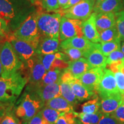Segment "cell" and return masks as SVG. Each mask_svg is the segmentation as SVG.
Masks as SVG:
<instances>
[{"instance_id": "1", "label": "cell", "mask_w": 124, "mask_h": 124, "mask_svg": "<svg viewBox=\"0 0 124 124\" xmlns=\"http://www.w3.org/2000/svg\"><path fill=\"white\" fill-rule=\"evenodd\" d=\"M31 4L28 0H0V16L16 30L33 13Z\"/></svg>"}, {"instance_id": "2", "label": "cell", "mask_w": 124, "mask_h": 124, "mask_svg": "<svg viewBox=\"0 0 124 124\" xmlns=\"http://www.w3.org/2000/svg\"><path fill=\"white\" fill-rule=\"evenodd\" d=\"M24 69L8 77H0V102L14 106L28 82V77L24 73Z\"/></svg>"}, {"instance_id": "3", "label": "cell", "mask_w": 124, "mask_h": 124, "mask_svg": "<svg viewBox=\"0 0 124 124\" xmlns=\"http://www.w3.org/2000/svg\"><path fill=\"white\" fill-rule=\"evenodd\" d=\"M45 104L33 93L25 90L23 95L15 102L13 109L15 115L21 120V124H28Z\"/></svg>"}, {"instance_id": "4", "label": "cell", "mask_w": 124, "mask_h": 124, "mask_svg": "<svg viewBox=\"0 0 124 124\" xmlns=\"http://www.w3.org/2000/svg\"><path fill=\"white\" fill-rule=\"evenodd\" d=\"M38 15L39 12L31 13L8 37L27 41L37 49L41 40L38 25Z\"/></svg>"}, {"instance_id": "5", "label": "cell", "mask_w": 124, "mask_h": 124, "mask_svg": "<svg viewBox=\"0 0 124 124\" xmlns=\"http://www.w3.org/2000/svg\"><path fill=\"white\" fill-rule=\"evenodd\" d=\"M0 60L2 66V77H8L25 68L24 63L8 41H6L2 46H0Z\"/></svg>"}, {"instance_id": "6", "label": "cell", "mask_w": 124, "mask_h": 124, "mask_svg": "<svg viewBox=\"0 0 124 124\" xmlns=\"http://www.w3.org/2000/svg\"><path fill=\"white\" fill-rule=\"evenodd\" d=\"M62 16L59 13H39L38 25L41 36L44 38L59 39Z\"/></svg>"}, {"instance_id": "7", "label": "cell", "mask_w": 124, "mask_h": 124, "mask_svg": "<svg viewBox=\"0 0 124 124\" xmlns=\"http://www.w3.org/2000/svg\"><path fill=\"white\" fill-rule=\"evenodd\" d=\"M95 3V0H82L69 8L60 9L59 11L55 12L60 13L65 17L84 21L92 15Z\"/></svg>"}, {"instance_id": "8", "label": "cell", "mask_w": 124, "mask_h": 124, "mask_svg": "<svg viewBox=\"0 0 124 124\" xmlns=\"http://www.w3.org/2000/svg\"><path fill=\"white\" fill-rule=\"evenodd\" d=\"M25 65L28 69L29 86H37L43 80L47 71L43 66L38 54L28 60Z\"/></svg>"}, {"instance_id": "9", "label": "cell", "mask_w": 124, "mask_h": 124, "mask_svg": "<svg viewBox=\"0 0 124 124\" xmlns=\"http://www.w3.org/2000/svg\"><path fill=\"white\" fill-rule=\"evenodd\" d=\"M83 21L62 16L60 22L59 40L63 41L75 36H84L82 30Z\"/></svg>"}, {"instance_id": "10", "label": "cell", "mask_w": 124, "mask_h": 124, "mask_svg": "<svg viewBox=\"0 0 124 124\" xmlns=\"http://www.w3.org/2000/svg\"><path fill=\"white\" fill-rule=\"evenodd\" d=\"M60 85V80L56 83L37 87L28 86L25 90L33 93L37 97L46 103L52 99L62 96Z\"/></svg>"}, {"instance_id": "11", "label": "cell", "mask_w": 124, "mask_h": 124, "mask_svg": "<svg viewBox=\"0 0 124 124\" xmlns=\"http://www.w3.org/2000/svg\"><path fill=\"white\" fill-rule=\"evenodd\" d=\"M97 92L101 98L120 93L117 87L114 74L110 70L104 69V74Z\"/></svg>"}, {"instance_id": "12", "label": "cell", "mask_w": 124, "mask_h": 124, "mask_svg": "<svg viewBox=\"0 0 124 124\" xmlns=\"http://www.w3.org/2000/svg\"><path fill=\"white\" fill-rule=\"evenodd\" d=\"M7 41L11 43L16 54L25 64L28 60L33 58L37 54L36 49L24 40L8 37Z\"/></svg>"}, {"instance_id": "13", "label": "cell", "mask_w": 124, "mask_h": 124, "mask_svg": "<svg viewBox=\"0 0 124 124\" xmlns=\"http://www.w3.org/2000/svg\"><path fill=\"white\" fill-rule=\"evenodd\" d=\"M104 69L102 68H93L85 72L79 79L87 89L95 92L97 91L103 77Z\"/></svg>"}, {"instance_id": "14", "label": "cell", "mask_w": 124, "mask_h": 124, "mask_svg": "<svg viewBox=\"0 0 124 124\" xmlns=\"http://www.w3.org/2000/svg\"><path fill=\"white\" fill-rule=\"evenodd\" d=\"M98 44V43L91 42L85 36H75L61 41L59 49L61 51L73 48L85 51H90L97 47Z\"/></svg>"}, {"instance_id": "15", "label": "cell", "mask_w": 124, "mask_h": 124, "mask_svg": "<svg viewBox=\"0 0 124 124\" xmlns=\"http://www.w3.org/2000/svg\"><path fill=\"white\" fill-rule=\"evenodd\" d=\"M124 7V0H103L95 3L93 12L96 14L116 13L122 10Z\"/></svg>"}, {"instance_id": "16", "label": "cell", "mask_w": 124, "mask_h": 124, "mask_svg": "<svg viewBox=\"0 0 124 124\" xmlns=\"http://www.w3.org/2000/svg\"><path fill=\"white\" fill-rule=\"evenodd\" d=\"M96 13H93L87 20L83 21L82 30L83 36L91 42L98 43L101 42L100 36L97 30L95 23Z\"/></svg>"}, {"instance_id": "17", "label": "cell", "mask_w": 124, "mask_h": 124, "mask_svg": "<svg viewBox=\"0 0 124 124\" xmlns=\"http://www.w3.org/2000/svg\"><path fill=\"white\" fill-rule=\"evenodd\" d=\"M124 95L120 93L101 98V112L103 114H111L114 112L124 101Z\"/></svg>"}, {"instance_id": "18", "label": "cell", "mask_w": 124, "mask_h": 124, "mask_svg": "<svg viewBox=\"0 0 124 124\" xmlns=\"http://www.w3.org/2000/svg\"><path fill=\"white\" fill-rule=\"evenodd\" d=\"M69 83L72 92L79 102L92 99L97 96L94 91L87 89L78 79H75Z\"/></svg>"}, {"instance_id": "19", "label": "cell", "mask_w": 124, "mask_h": 124, "mask_svg": "<svg viewBox=\"0 0 124 124\" xmlns=\"http://www.w3.org/2000/svg\"><path fill=\"white\" fill-rule=\"evenodd\" d=\"M59 39L43 38L40 40L36 53L41 55L56 53L59 50Z\"/></svg>"}, {"instance_id": "20", "label": "cell", "mask_w": 124, "mask_h": 124, "mask_svg": "<svg viewBox=\"0 0 124 124\" xmlns=\"http://www.w3.org/2000/svg\"><path fill=\"white\" fill-rule=\"evenodd\" d=\"M100 44H99L97 47L88 52L85 57L92 69L93 68L106 69L107 66V58L100 51Z\"/></svg>"}, {"instance_id": "21", "label": "cell", "mask_w": 124, "mask_h": 124, "mask_svg": "<svg viewBox=\"0 0 124 124\" xmlns=\"http://www.w3.org/2000/svg\"><path fill=\"white\" fill-rule=\"evenodd\" d=\"M69 67L67 69L75 79H79L85 72L92 69L87 60L85 58L69 62Z\"/></svg>"}, {"instance_id": "22", "label": "cell", "mask_w": 124, "mask_h": 124, "mask_svg": "<svg viewBox=\"0 0 124 124\" xmlns=\"http://www.w3.org/2000/svg\"><path fill=\"white\" fill-rule=\"evenodd\" d=\"M95 23L99 33L110 28L116 24V14L113 13L96 14Z\"/></svg>"}, {"instance_id": "23", "label": "cell", "mask_w": 124, "mask_h": 124, "mask_svg": "<svg viewBox=\"0 0 124 124\" xmlns=\"http://www.w3.org/2000/svg\"><path fill=\"white\" fill-rule=\"evenodd\" d=\"M46 106L52 108L60 112H73L74 106L62 96L56 97L55 98L46 102Z\"/></svg>"}, {"instance_id": "24", "label": "cell", "mask_w": 124, "mask_h": 124, "mask_svg": "<svg viewBox=\"0 0 124 124\" xmlns=\"http://www.w3.org/2000/svg\"><path fill=\"white\" fill-rule=\"evenodd\" d=\"M63 71L60 70L54 69L49 70L46 72L44 77L43 78V80L37 86H30L32 87H41L46 86V85L52 84V83H56L60 80V77H61Z\"/></svg>"}, {"instance_id": "25", "label": "cell", "mask_w": 124, "mask_h": 124, "mask_svg": "<svg viewBox=\"0 0 124 124\" xmlns=\"http://www.w3.org/2000/svg\"><path fill=\"white\" fill-rule=\"evenodd\" d=\"M60 91L61 95L64 99L70 102L71 105L75 106L79 102L75 97V94L71 90L70 85L69 83L60 81Z\"/></svg>"}, {"instance_id": "26", "label": "cell", "mask_w": 124, "mask_h": 124, "mask_svg": "<svg viewBox=\"0 0 124 124\" xmlns=\"http://www.w3.org/2000/svg\"><path fill=\"white\" fill-rule=\"evenodd\" d=\"M76 116L81 124H97L103 115V113L98 111L94 114H86L83 113H76Z\"/></svg>"}, {"instance_id": "27", "label": "cell", "mask_w": 124, "mask_h": 124, "mask_svg": "<svg viewBox=\"0 0 124 124\" xmlns=\"http://www.w3.org/2000/svg\"><path fill=\"white\" fill-rule=\"evenodd\" d=\"M120 39L114 40L112 41L106 43H101L100 44V49L105 56H108L114 51L120 50L121 48Z\"/></svg>"}, {"instance_id": "28", "label": "cell", "mask_w": 124, "mask_h": 124, "mask_svg": "<svg viewBox=\"0 0 124 124\" xmlns=\"http://www.w3.org/2000/svg\"><path fill=\"white\" fill-rule=\"evenodd\" d=\"M101 106V102L97 95L89 101L85 102L82 106V113L86 114H94L99 111Z\"/></svg>"}, {"instance_id": "29", "label": "cell", "mask_w": 124, "mask_h": 124, "mask_svg": "<svg viewBox=\"0 0 124 124\" xmlns=\"http://www.w3.org/2000/svg\"><path fill=\"white\" fill-rule=\"evenodd\" d=\"M101 43L112 41L120 38L116 24L110 28L100 32Z\"/></svg>"}, {"instance_id": "30", "label": "cell", "mask_w": 124, "mask_h": 124, "mask_svg": "<svg viewBox=\"0 0 124 124\" xmlns=\"http://www.w3.org/2000/svg\"><path fill=\"white\" fill-rule=\"evenodd\" d=\"M43 119L51 124H55L63 112L57 111L53 108L46 106L41 110Z\"/></svg>"}, {"instance_id": "31", "label": "cell", "mask_w": 124, "mask_h": 124, "mask_svg": "<svg viewBox=\"0 0 124 124\" xmlns=\"http://www.w3.org/2000/svg\"><path fill=\"white\" fill-rule=\"evenodd\" d=\"M55 124H81L75 112H63Z\"/></svg>"}, {"instance_id": "32", "label": "cell", "mask_w": 124, "mask_h": 124, "mask_svg": "<svg viewBox=\"0 0 124 124\" xmlns=\"http://www.w3.org/2000/svg\"><path fill=\"white\" fill-rule=\"evenodd\" d=\"M61 51L67 56L69 62L75 61L82 58H85L87 52H89V51H85L81 49L73 48L63 49V50H61Z\"/></svg>"}, {"instance_id": "33", "label": "cell", "mask_w": 124, "mask_h": 124, "mask_svg": "<svg viewBox=\"0 0 124 124\" xmlns=\"http://www.w3.org/2000/svg\"><path fill=\"white\" fill-rule=\"evenodd\" d=\"M116 27L121 41H124V10L116 13Z\"/></svg>"}, {"instance_id": "34", "label": "cell", "mask_w": 124, "mask_h": 124, "mask_svg": "<svg viewBox=\"0 0 124 124\" xmlns=\"http://www.w3.org/2000/svg\"><path fill=\"white\" fill-rule=\"evenodd\" d=\"M0 124H21V121L15 115L13 109H12L0 118Z\"/></svg>"}, {"instance_id": "35", "label": "cell", "mask_w": 124, "mask_h": 124, "mask_svg": "<svg viewBox=\"0 0 124 124\" xmlns=\"http://www.w3.org/2000/svg\"><path fill=\"white\" fill-rule=\"evenodd\" d=\"M10 33V27L8 23L0 16V42L7 39Z\"/></svg>"}, {"instance_id": "36", "label": "cell", "mask_w": 124, "mask_h": 124, "mask_svg": "<svg viewBox=\"0 0 124 124\" xmlns=\"http://www.w3.org/2000/svg\"><path fill=\"white\" fill-rule=\"evenodd\" d=\"M43 8L46 12H56L59 9L58 0H42Z\"/></svg>"}, {"instance_id": "37", "label": "cell", "mask_w": 124, "mask_h": 124, "mask_svg": "<svg viewBox=\"0 0 124 124\" xmlns=\"http://www.w3.org/2000/svg\"><path fill=\"white\" fill-rule=\"evenodd\" d=\"M39 57L42 62L43 66L46 68V71H49L51 69V67L52 66V63L56 59V54H47V55H41L39 54Z\"/></svg>"}, {"instance_id": "38", "label": "cell", "mask_w": 124, "mask_h": 124, "mask_svg": "<svg viewBox=\"0 0 124 124\" xmlns=\"http://www.w3.org/2000/svg\"><path fill=\"white\" fill-rule=\"evenodd\" d=\"M123 60H124V54L121 49L114 51L107 58V65Z\"/></svg>"}, {"instance_id": "39", "label": "cell", "mask_w": 124, "mask_h": 124, "mask_svg": "<svg viewBox=\"0 0 124 124\" xmlns=\"http://www.w3.org/2000/svg\"><path fill=\"white\" fill-rule=\"evenodd\" d=\"M110 115L121 124H124V101Z\"/></svg>"}, {"instance_id": "40", "label": "cell", "mask_w": 124, "mask_h": 124, "mask_svg": "<svg viewBox=\"0 0 124 124\" xmlns=\"http://www.w3.org/2000/svg\"><path fill=\"white\" fill-rule=\"evenodd\" d=\"M116 82L119 91L122 95H124V74L119 72L114 73Z\"/></svg>"}, {"instance_id": "41", "label": "cell", "mask_w": 124, "mask_h": 124, "mask_svg": "<svg viewBox=\"0 0 124 124\" xmlns=\"http://www.w3.org/2000/svg\"><path fill=\"white\" fill-rule=\"evenodd\" d=\"M69 64L68 62L62 59H55L54 60L52 66L51 67L50 70L58 69L60 70H65L69 67Z\"/></svg>"}, {"instance_id": "42", "label": "cell", "mask_w": 124, "mask_h": 124, "mask_svg": "<svg viewBox=\"0 0 124 124\" xmlns=\"http://www.w3.org/2000/svg\"><path fill=\"white\" fill-rule=\"evenodd\" d=\"M97 124H121L109 114H103Z\"/></svg>"}, {"instance_id": "43", "label": "cell", "mask_w": 124, "mask_h": 124, "mask_svg": "<svg viewBox=\"0 0 124 124\" xmlns=\"http://www.w3.org/2000/svg\"><path fill=\"white\" fill-rule=\"evenodd\" d=\"M43 117L42 112L40 110L31 119L28 124H43Z\"/></svg>"}, {"instance_id": "44", "label": "cell", "mask_w": 124, "mask_h": 124, "mask_svg": "<svg viewBox=\"0 0 124 124\" xmlns=\"http://www.w3.org/2000/svg\"><path fill=\"white\" fill-rule=\"evenodd\" d=\"M13 106H10V105H6L0 102V118L4 116L7 112L12 110L13 109Z\"/></svg>"}, {"instance_id": "45", "label": "cell", "mask_w": 124, "mask_h": 124, "mask_svg": "<svg viewBox=\"0 0 124 124\" xmlns=\"http://www.w3.org/2000/svg\"><path fill=\"white\" fill-rule=\"evenodd\" d=\"M82 0H69V2H68L67 4H66V5L61 9H66L69 8L75 5L78 4V3H79Z\"/></svg>"}, {"instance_id": "46", "label": "cell", "mask_w": 124, "mask_h": 124, "mask_svg": "<svg viewBox=\"0 0 124 124\" xmlns=\"http://www.w3.org/2000/svg\"><path fill=\"white\" fill-rule=\"evenodd\" d=\"M69 0H58L59 5L60 8L62 9L63 7H64L69 2Z\"/></svg>"}, {"instance_id": "47", "label": "cell", "mask_w": 124, "mask_h": 124, "mask_svg": "<svg viewBox=\"0 0 124 124\" xmlns=\"http://www.w3.org/2000/svg\"><path fill=\"white\" fill-rule=\"evenodd\" d=\"M2 64H1V60H0V77H1V75H2Z\"/></svg>"}, {"instance_id": "48", "label": "cell", "mask_w": 124, "mask_h": 124, "mask_svg": "<svg viewBox=\"0 0 124 124\" xmlns=\"http://www.w3.org/2000/svg\"><path fill=\"white\" fill-rule=\"evenodd\" d=\"M121 50L122 51V52H123L124 54V41L121 43Z\"/></svg>"}, {"instance_id": "49", "label": "cell", "mask_w": 124, "mask_h": 124, "mask_svg": "<svg viewBox=\"0 0 124 124\" xmlns=\"http://www.w3.org/2000/svg\"><path fill=\"white\" fill-rule=\"evenodd\" d=\"M43 124H51V123H50V122H48V121H47L45 120H44V119H43Z\"/></svg>"}, {"instance_id": "50", "label": "cell", "mask_w": 124, "mask_h": 124, "mask_svg": "<svg viewBox=\"0 0 124 124\" xmlns=\"http://www.w3.org/2000/svg\"><path fill=\"white\" fill-rule=\"evenodd\" d=\"M33 1H34V3H35V5H36L39 2V0H33Z\"/></svg>"}, {"instance_id": "51", "label": "cell", "mask_w": 124, "mask_h": 124, "mask_svg": "<svg viewBox=\"0 0 124 124\" xmlns=\"http://www.w3.org/2000/svg\"><path fill=\"white\" fill-rule=\"evenodd\" d=\"M29 1H30V2L32 3V4H33V5H35V3H34V1H33V0H28Z\"/></svg>"}, {"instance_id": "52", "label": "cell", "mask_w": 124, "mask_h": 124, "mask_svg": "<svg viewBox=\"0 0 124 124\" xmlns=\"http://www.w3.org/2000/svg\"><path fill=\"white\" fill-rule=\"evenodd\" d=\"M95 2H101V1H103V0H95Z\"/></svg>"}, {"instance_id": "53", "label": "cell", "mask_w": 124, "mask_h": 124, "mask_svg": "<svg viewBox=\"0 0 124 124\" xmlns=\"http://www.w3.org/2000/svg\"></svg>"}, {"instance_id": "54", "label": "cell", "mask_w": 124, "mask_h": 124, "mask_svg": "<svg viewBox=\"0 0 124 124\" xmlns=\"http://www.w3.org/2000/svg\"></svg>"}]
</instances>
